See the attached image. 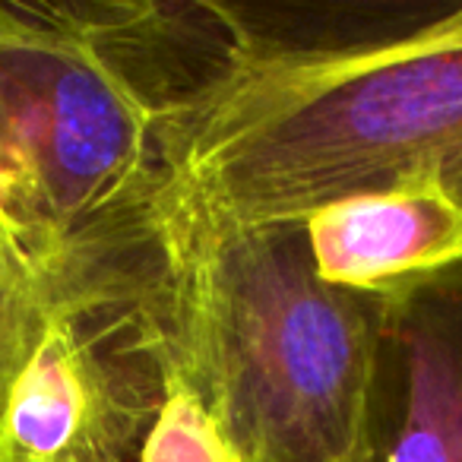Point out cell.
Masks as SVG:
<instances>
[{
    "mask_svg": "<svg viewBox=\"0 0 462 462\" xmlns=\"http://www.w3.org/2000/svg\"><path fill=\"white\" fill-rule=\"evenodd\" d=\"M45 304L10 386V462H140L171 386L162 251L39 273Z\"/></svg>",
    "mask_w": 462,
    "mask_h": 462,
    "instance_id": "277c9868",
    "label": "cell"
},
{
    "mask_svg": "<svg viewBox=\"0 0 462 462\" xmlns=\"http://www.w3.org/2000/svg\"><path fill=\"white\" fill-rule=\"evenodd\" d=\"M42 304H45L42 276L14 247L0 241V462H10L7 447H4V415H7L10 386L32 348Z\"/></svg>",
    "mask_w": 462,
    "mask_h": 462,
    "instance_id": "52a82bcc",
    "label": "cell"
},
{
    "mask_svg": "<svg viewBox=\"0 0 462 462\" xmlns=\"http://www.w3.org/2000/svg\"><path fill=\"white\" fill-rule=\"evenodd\" d=\"M323 282L393 295L462 266V206L430 184L342 197L304 218Z\"/></svg>",
    "mask_w": 462,
    "mask_h": 462,
    "instance_id": "8992f818",
    "label": "cell"
},
{
    "mask_svg": "<svg viewBox=\"0 0 462 462\" xmlns=\"http://www.w3.org/2000/svg\"><path fill=\"white\" fill-rule=\"evenodd\" d=\"M380 298L367 462H462V266Z\"/></svg>",
    "mask_w": 462,
    "mask_h": 462,
    "instance_id": "5b68a950",
    "label": "cell"
},
{
    "mask_svg": "<svg viewBox=\"0 0 462 462\" xmlns=\"http://www.w3.org/2000/svg\"><path fill=\"white\" fill-rule=\"evenodd\" d=\"M171 371L238 462H367L380 298L320 279L304 225L162 216Z\"/></svg>",
    "mask_w": 462,
    "mask_h": 462,
    "instance_id": "7a4b0ae2",
    "label": "cell"
},
{
    "mask_svg": "<svg viewBox=\"0 0 462 462\" xmlns=\"http://www.w3.org/2000/svg\"><path fill=\"white\" fill-rule=\"evenodd\" d=\"M152 134L162 216L298 225L399 184L462 206V4H203Z\"/></svg>",
    "mask_w": 462,
    "mask_h": 462,
    "instance_id": "6da1fadb",
    "label": "cell"
},
{
    "mask_svg": "<svg viewBox=\"0 0 462 462\" xmlns=\"http://www.w3.org/2000/svg\"><path fill=\"white\" fill-rule=\"evenodd\" d=\"M174 374V371H171ZM140 462H238L199 399L171 377L168 396L140 449Z\"/></svg>",
    "mask_w": 462,
    "mask_h": 462,
    "instance_id": "ba28073f",
    "label": "cell"
},
{
    "mask_svg": "<svg viewBox=\"0 0 462 462\" xmlns=\"http://www.w3.org/2000/svg\"><path fill=\"white\" fill-rule=\"evenodd\" d=\"M152 105L108 4H0V218L35 273L155 241Z\"/></svg>",
    "mask_w": 462,
    "mask_h": 462,
    "instance_id": "3957f363",
    "label": "cell"
}]
</instances>
